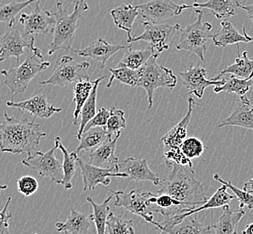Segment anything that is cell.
Segmentation results:
<instances>
[{
    "label": "cell",
    "mask_w": 253,
    "mask_h": 234,
    "mask_svg": "<svg viewBox=\"0 0 253 234\" xmlns=\"http://www.w3.org/2000/svg\"><path fill=\"white\" fill-rule=\"evenodd\" d=\"M252 107H253V106H252Z\"/></svg>",
    "instance_id": "cell-50"
},
{
    "label": "cell",
    "mask_w": 253,
    "mask_h": 234,
    "mask_svg": "<svg viewBox=\"0 0 253 234\" xmlns=\"http://www.w3.org/2000/svg\"><path fill=\"white\" fill-rule=\"evenodd\" d=\"M232 75L240 78H250L253 76V61L248 58V52L243 51V54L236 57L234 63L226 67L223 71L219 72L216 76L213 77L212 80H219L223 75Z\"/></svg>",
    "instance_id": "cell-29"
},
{
    "label": "cell",
    "mask_w": 253,
    "mask_h": 234,
    "mask_svg": "<svg viewBox=\"0 0 253 234\" xmlns=\"http://www.w3.org/2000/svg\"><path fill=\"white\" fill-rule=\"evenodd\" d=\"M239 8H241V9H243V11L246 12L249 19H250V21L253 24V3L248 5H243V4H240Z\"/></svg>",
    "instance_id": "cell-46"
},
{
    "label": "cell",
    "mask_w": 253,
    "mask_h": 234,
    "mask_svg": "<svg viewBox=\"0 0 253 234\" xmlns=\"http://www.w3.org/2000/svg\"><path fill=\"white\" fill-rule=\"evenodd\" d=\"M112 195L107 197L103 203L98 204L91 196H87L86 201L91 204L93 214L90 215L93 224L96 226V234H105L107 226V218L111 212L109 203L112 200Z\"/></svg>",
    "instance_id": "cell-34"
},
{
    "label": "cell",
    "mask_w": 253,
    "mask_h": 234,
    "mask_svg": "<svg viewBox=\"0 0 253 234\" xmlns=\"http://www.w3.org/2000/svg\"><path fill=\"white\" fill-rule=\"evenodd\" d=\"M152 56L158 57L149 46L142 50H132V44L126 50L125 55L119 61L118 66L127 67L132 70H139Z\"/></svg>",
    "instance_id": "cell-32"
},
{
    "label": "cell",
    "mask_w": 253,
    "mask_h": 234,
    "mask_svg": "<svg viewBox=\"0 0 253 234\" xmlns=\"http://www.w3.org/2000/svg\"><path fill=\"white\" fill-rule=\"evenodd\" d=\"M195 14L197 15L196 22L179 31L181 35L176 44V49L192 52L204 62L208 49V41L212 40L213 26L210 23L203 21V11L196 8Z\"/></svg>",
    "instance_id": "cell-6"
},
{
    "label": "cell",
    "mask_w": 253,
    "mask_h": 234,
    "mask_svg": "<svg viewBox=\"0 0 253 234\" xmlns=\"http://www.w3.org/2000/svg\"><path fill=\"white\" fill-rule=\"evenodd\" d=\"M115 195L114 205L117 207L126 209L128 212L138 215L145 220L147 223L155 225L157 228L160 224L153 219V212L151 206L147 204V199L151 195V192L133 189L129 192L125 191H111Z\"/></svg>",
    "instance_id": "cell-12"
},
{
    "label": "cell",
    "mask_w": 253,
    "mask_h": 234,
    "mask_svg": "<svg viewBox=\"0 0 253 234\" xmlns=\"http://www.w3.org/2000/svg\"><path fill=\"white\" fill-rule=\"evenodd\" d=\"M121 136L118 133L114 137H109L100 146L92 151L89 154L88 163L100 168H111L118 166L119 158L116 156L117 140Z\"/></svg>",
    "instance_id": "cell-21"
},
{
    "label": "cell",
    "mask_w": 253,
    "mask_h": 234,
    "mask_svg": "<svg viewBox=\"0 0 253 234\" xmlns=\"http://www.w3.org/2000/svg\"><path fill=\"white\" fill-rule=\"evenodd\" d=\"M35 36L25 35L15 27L6 28L5 35L0 36V63L10 57H15L17 63H20L22 55L29 51H39L35 45Z\"/></svg>",
    "instance_id": "cell-10"
},
{
    "label": "cell",
    "mask_w": 253,
    "mask_h": 234,
    "mask_svg": "<svg viewBox=\"0 0 253 234\" xmlns=\"http://www.w3.org/2000/svg\"><path fill=\"white\" fill-rule=\"evenodd\" d=\"M74 9L71 14L68 13L66 6L61 1L56 3V11L53 14L55 26L53 31V40L49 47L48 54L52 55L56 51L64 50L71 51V45L75 39L78 22L82 14L88 9L86 0H73Z\"/></svg>",
    "instance_id": "cell-3"
},
{
    "label": "cell",
    "mask_w": 253,
    "mask_h": 234,
    "mask_svg": "<svg viewBox=\"0 0 253 234\" xmlns=\"http://www.w3.org/2000/svg\"><path fill=\"white\" fill-rule=\"evenodd\" d=\"M30 52L23 63L0 72L4 77L5 86L8 87L13 97L26 91L30 82L51 65L49 61H43L41 50Z\"/></svg>",
    "instance_id": "cell-4"
},
{
    "label": "cell",
    "mask_w": 253,
    "mask_h": 234,
    "mask_svg": "<svg viewBox=\"0 0 253 234\" xmlns=\"http://www.w3.org/2000/svg\"><path fill=\"white\" fill-rule=\"evenodd\" d=\"M7 189V186L6 185H0V194H1V192L3 191V190H5V189Z\"/></svg>",
    "instance_id": "cell-49"
},
{
    "label": "cell",
    "mask_w": 253,
    "mask_h": 234,
    "mask_svg": "<svg viewBox=\"0 0 253 234\" xmlns=\"http://www.w3.org/2000/svg\"><path fill=\"white\" fill-rule=\"evenodd\" d=\"M94 86V81L89 79H82L77 82L74 87V97L73 101L75 103V110L73 113V124L77 125L80 122V115L81 109L89 97Z\"/></svg>",
    "instance_id": "cell-36"
},
{
    "label": "cell",
    "mask_w": 253,
    "mask_h": 234,
    "mask_svg": "<svg viewBox=\"0 0 253 234\" xmlns=\"http://www.w3.org/2000/svg\"><path fill=\"white\" fill-rule=\"evenodd\" d=\"M19 23L24 26L25 35H48L53 34L55 18L51 12L41 7L40 0H36V8L30 14H21Z\"/></svg>",
    "instance_id": "cell-16"
},
{
    "label": "cell",
    "mask_w": 253,
    "mask_h": 234,
    "mask_svg": "<svg viewBox=\"0 0 253 234\" xmlns=\"http://www.w3.org/2000/svg\"><path fill=\"white\" fill-rule=\"evenodd\" d=\"M6 106L8 107L17 108L20 111L30 114L31 116L37 118L48 119L56 113L61 112L62 108L57 107L48 102L44 95L40 94L31 97L20 102H15L14 100L7 101Z\"/></svg>",
    "instance_id": "cell-20"
},
{
    "label": "cell",
    "mask_w": 253,
    "mask_h": 234,
    "mask_svg": "<svg viewBox=\"0 0 253 234\" xmlns=\"http://www.w3.org/2000/svg\"><path fill=\"white\" fill-rule=\"evenodd\" d=\"M187 105L188 108L186 116L162 138L163 157L168 168H170L173 164L192 167V161L186 158L180 151L183 141L187 137V128L191 121L193 109L197 104L192 97H189Z\"/></svg>",
    "instance_id": "cell-5"
},
{
    "label": "cell",
    "mask_w": 253,
    "mask_h": 234,
    "mask_svg": "<svg viewBox=\"0 0 253 234\" xmlns=\"http://www.w3.org/2000/svg\"><path fill=\"white\" fill-rule=\"evenodd\" d=\"M223 84L213 88V92L216 94L220 92H225L243 97H245L251 87H253V76L250 78H240L232 75L228 78L226 75H223Z\"/></svg>",
    "instance_id": "cell-31"
},
{
    "label": "cell",
    "mask_w": 253,
    "mask_h": 234,
    "mask_svg": "<svg viewBox=\"0 0 253 234\" xmlns=\"http://www.w3.org/2000/svg\"><path fill=\"white\" fill-rule=\"evenodd\" d=\"M225 126H238L253 131V108L249 98L240 97L238 107L218 125L219 128Z\"/></svg>",
    "instance_id": "cell-23"
},
{
    "label": "cell",
    "mask_w": 253,
    "mask_h": 234,
    "mask_svg": "<svg viewBox=\"0 0 253 234\" xmlns=\"http://www.w3.org/2000/svg\"><path fill=\"white\" fill-rule=\"evenodd\" d=\"M243 234H253V223L249 224L248 226L243 230Z\"/></svg>",
    "instance_id": "cell-48"
},
{
    "label": "cell",
    "mask_w": 253,
    "mask_h": 234,
    "mask_svg": "<svg viewBox=\"0 0 253 234\" xmlns=\"http://www.w3.org/2000/svg\"><path fill=\"white\" fill-rule=\"evenodd\" d=\"M118 172L126 174L129 180L150 181L155 186H160L162 178L153 172L148 165L146 158L128 157L118 162Z\"/></svg>",
    "instance_id": "cell-18"
},
{
    "label": "cell",
    "mask_w": 253,
    "mask_h": 234,
    "mask_svg": "<svg viewBox=\"0 0 253 234\" xmlns=\"http://www.w3.org/2000/svg\"><path fill=\"white\" fill-rule=\"evenodd\" d=\"M89 66L90 64L87 61L79 62L73 57L64 55L51 76L45 80L40 81L39 84L63 87L82 79H89L87 74Z\"/></svg>",
    "instance_id": "cell-9"
},
{
    "label": "cell",
    "mask_w": 253,
    "mask_h": 234,
    "mask_svg": "<svg viewBox=\"0 0 253 234\" xmlns=\"http://www.w3.org/2000/svg\"><path fill=\"white\" fill-rule=\"evenodd\" d=\"M92 222L90 216H86L75 209H71L65 222H57L56 230L64 234H92Z\"/></svg>",
    "instance_id": "cell-24"
},
{
    "label": "cell",
    "mask_w": 253,
    "mask_h": 234,
    "mask_svg": "<svg viewBox=\"0 0 253 234\" xmlns=\"http://www.w3.org/2000/svg\"><path fill=\"white\" fill-rule=\"evenodd\" d=\"M243 190L249 193H253V178L249 179L247 182H245L243 185Z\"/></svg>",
    "instance_id": "cell-47"
},
{
    "label": "cell",
    "mask_w": 253,
    "mask_h": 234,
    "mask_svg": "<svg viewBox=\"0 0 253 234\" xmlns=\"http://www.w3.org/2000/svg\"><path fill=\"white\" fill-rule=\"evenodd\" d=\"M78 164L81 168V176L83 178L84 191H91L97 186L101 185L108 187L111 184L112 178H126V174L119 173L118 166L111 168H100L93 166L88 162L78 158Z\"/></svg>",
    "instance_id": "cell-15"
},
{
    "label": "cell",
    "mask_w": 253,
    "mask_h": 234,
    "mask_svg": "<svg viewBox=\"0 0 253 234\" xmlns=\"http://www.w3.org/2000/svg\"><path fill=\"white\" fill-rule=\"evenodd\" d=\"M171 172L162 179L157 193L166 194L177 201L184 208H193L208 202L203 185L196 178L192 167L173 164Z\"/></svg>",
    "instance_id": "cell-2"
},
{
    "label": "cell",
    "mask_w": 253,
    "mask_h": 234,
    "mask_svg": "<svg viewBox=\"0 0 253 234\" xmlns=\"http://www.w3.org/2000/svg\"><path fill=\"white\" fill-rule=\"evenodd\" d=\"M126 127V119L125 117V112L122 109H117L112 107L110 115L106 125V131L110 136H116L118 133H121L123 129Z\"/></svg>",
    "instance_id": "cell-40"
},
{
    "label": "cell",
    "mask_w": 253,
    "mask_h": 234,
    "mask_svg": "<svg viewBox=\"0 0 253 234\" xmlns=\"http://www.w3.org/2000/svg\"><path fill=\"white\" fill-rule=\"evenodd\" d=\"M156 56H152L139 69L140 77L137 87H142L147 93L149 108L153 106V95L159 87H169L174 89L177 86V76L170 69L159 65Z\"/></svg>",
    "instance_id": "cell-7"
},
{
    "label": "cell",
    "mask_w": 253,
    "mask_h": 234,
    "mask_svg": "<svg viewBox=\"0 0 253 234\" xmlns=\"http://www.w3.org/2000/svg\"><path fill=\"white\" fill-rule=\"evenodd\" d=\"M57 145L51 148L46 153L36 152L32 153L26 158L22 160L23 165L35 170L41 177H45L51 179V182L61 185L63 180L62 165L55 157Z\"/></svg>",
    "instance_id": "cell-11"
},
{
    "label": "cell",
    "mask_w": 253,
    "mask_h": 234,
    "mask_svg": "<svg viewBox=\"0 0 253 234\" xmlns=\"http://www.w3.org/2000/svg\"><path fill=\"white\" fill-rule=\"evenodd\" d=\"M213 179L217 182L223 184V186H225L227 189H231L233 191V194L236 195V197L238 198L239 204H240V208L243 207H247L249 210H253V193H249L246 192L245 190H242L236 188L235 186H233L231 182H228L223 180L217 174L213 175Z\"/></svg>",
    "instance_id": "cell-42"
},
{
    "label": "cell",
    "mask_w": 253,
    "mask_h": 234,
    "mask_svg": "<svg viewBox=\"0 0 253 234\" xmlns=\"http://www.w3.org/2000/svg\"><path fill=\"white\" fill-rule=\"evenodd\" d=\"M106 77L102 76L98 78H96V80H94V86L92 88L91 93L89 95V97L87 98L86 103L84 104V106L81 109V122H80V128L78 130L77 133V138L80 140L82 133L84 132V129L86 127V123L91 120L93 117L96 116V97H97V88L99 87L100 82L105 78Z\"/></svg>",
    "instance_id": "cell-33"
},
{
    "label": "cell",
    "mask_w": 253,
    "mask_h": 234,
    "mask_svg": "<svg viewBox=\"0 0 253 234\" xmlns=\"http://www.w3.org/2000/svg\"><path fill=\"white\" fill-rule=\"evenodd\" d=\"M39 189L36 178L31 176H24L17 180V190L24 196H31Z\"/></svg>",
    "instance_id": "cell-43"
},
{
    "label": "cell",
    "mask_w": 253,
    "mask_h": 234,
    "mask_svg": "<svg viewBox=\"0 0 253 234\" xmlns=\"http://www.w3.org/2000/svg\"><path fill=\"white\" fill-rule=\"evenodd\" d=\"M131 44L122 45V44H112L106 41L104 38H98L96 41H92L91 43L86 48L75 50L71 48V51L80 57L90 58L94 61L99 63V69H104L107 62L117 51L126 50Z\"/></svg>",
    "instance_id": "cell-19"
},
{
    "label": "cell",
    "mask_w": 253,
    "mask_h": 234,
    "mask_svg": "<svg viewBox=\"0 0 253 234\" xmlns=\"http://www.w3.org/2000/svg\"><path fill=\"white\" fill-rule=\"evenodd\" d=\"M208 71L200 64L190 63L187 70L180 72L182 85L188 90V94H194L198 98H202L206 88L210 86H221L223 83L222 77L219 80L207 78Z\"/></svg>",
    "instance_id": "cell-17"
},
{
    "label": "cell",
    "mask_w": 253,
    "mask_h": 234,
    "mask_svg": "<svg viewBox=\"0 0 253 234\" xmlns=\"http://www.w3.org/2000/svg\"><path fill=\"white\" fill-rule=\"evenodd\" d=\"M180 151L186 158L192 160L194 158L202 157L205 153V145L198 138L190 136L183 141Z\"/></svg>",
    "instance_id": "cell-41"
},
{
    "label": "cell",
    "mask_w": 253,
    "mask_h": 234,
    "mask_svg": "<svg viewBox=\"0 0 253 234\" xmlns=\"http://www.w3.org/2000/svg\"><path fill=\"white\" fill-rule=\"evenodd\" d=\"M11 197H8L5 202L4 208L0 211V234H14L9 229V220L13 214L8 212V206L11 202Z\"/></svg>",
    "instance_id": "cell-45"
},
{
    "label": "cell",
    "mask_w": 253,
    "mask_h": 234,
    "mask_svg": "<svg viewBox=\"0 0 253 234\" xmlns=\"http://www.w3.org/2000/svg\"><path fill=\"white\" fill-rule=\"evenodd\" d=\"M105 234H135L133 222L125 214L116 215L111 211L107 218Z\"/></svg>",
    "instance_id": "cell-37"
},
{
    "label": "cell",
    "mask_w": 253,
    "mask_h": 234,
    "mask_svg": "<svg viewBox=\"0 0 253 234\" xmlns=\"http://www.w3.org/2000/svg\"><path fill=\"white\" fill-rule=\"evenodd\" d=\"M227 188L225 186L221 187L217 189V191L213 194L212 197L208 200L207 203L194 208L188 210L185 213H178V214H173L169 216L164 217V221L160 224V228L161 233L160 234H167V232L169 229H171L175 225L179 224L183 219H185L187 216L192 215V214H197L198 212L208 210V209L219 208V207H223L224 205H228L231 204L234 195L229 194L227 192Z\"/></svg>",
    "instance_id": "cell-14"
},
{
    "label": "cell",
    "mask_w": 253,
    "mask_h": 234,
    "mask_svg": "<svg viewBox=\"0 0 253 234\" xmlns=\"http://www.w3.org/2000/svg\"><path fill=\"white\" fill-rule=\"evenodd\" d=\"M109 72H111V77L109 78L107 84V88L111 87L115 80H118L130 87H137L140 77L139 70H132L127 67L118 66L116 69H110Z\"/></svg>",
    "instance_id": "cell-39"
},
{
    "label": "cell",
    "mask_w": 253,
    "mask_h": 234,
    "mask_svg": "<svg viewBox=\"0 0 253 234\" xmlns=\"http://www.w3.org/2000/svg\"><path fill=\"white\" fill-rule=\"evenodd\" d=\"M239 0H207L204 3L195 2L191 6L196 8H206L211 15L219 20H223L236 15V10L240 5Z\"/></svg>",
    "instance_id": "cell-25"
},
{
    "label": "cell",
    "mask_w": 253,
    "mask_h": 234,
    "mask_svg": "<svg viewBox=\"0 0 253 234\" xmlns=\"http://www.w3.org/2000/svg\"><path fill=\"white\" fill-rule=\"evenodd\" d=\"M136 6L143 21L153 24H162L164 21L179 15L183 11L192 7L185 4L177 5L171 0H146Z\"/></svg>",
    "instance_id": "cell-13"
},
{
    "label": "cell",
    "mask_w": 253,
    "mask_h": 234,
    "mask_svg": "<svg viewBox=\"0 0 253 234\" xmlns=\"http://www.w3.org/2000/svg\"><path fill=\"white\" fill-rule=\"evenodd\" d=\"M34 2H36V0H25L22 2L13 1L7 4L0 5V23L5 24L6 28L13 27L17 15H19L21 11Z\"/></svg>",
    "instance_id": "cell-38"
},
{
    "label": "cell",
    "mask_w": 253,
    "mask_h": 234,
    "mask_svg": "<svg viewBox=\"0 0 253 234\" xmlns=\"http://www.w3.org/2000/svg\"><path fill=\"white\" fill-rule=\"evenodd\" d=\"M144 31L142 35L132 37L127 41L128 44L132 42L143 41L149 43L154 53L158 57L164 51H167L172 42L173 37L180 31L181 27L178 25H167V24H153L148 21H142Z\"/></svg>",
    "instance_id": "cell-8"
},
{
    "label": "cell",
    "mask_w": 253,
    "mask_h": 234,
    "mask_svg": "<svg viewBox=\"0 0 253 234\" xmlns=\"http://www.w3.org/2000/svg\"><path fill=\"white\" fill-rule=\"evenodd\" d=\"M54 144L57 145L59 150H61L62 155H63V164H62L63 180H62L61 185L64 187L65 189H71L73 187L72 178L75 176L77 168L79 167V164H78L79 155L77 154L76 152L70 153L63 145L60 136L55 137Z\"/></svg>",
    "instance_id": "cell-28"
},
{
    "label": "cell",
    "mask_w": 253,
    "mask_h": 234,
    "mask_svg": "<svg viewBox=\"0 0 253 234\" xmlns=\"http://www.w3.org/2000/svg\"><path fill=\"white\" fill-rule=\"evenodd\" d=\"M110 136L106 128L94 127L83 132L80 138V144L77 148V154L81 152H92L95 149L100 146L102 143H105Z\"/></svg>",
    "instance_id": "cell-30"
},
{
    "label": "cell",
    "mask_w": 253,
    "mask_h": 234,
    "mask_svg": "<svg viewBox=\"0 0 253 234\" xmlns=\"http://www.w3.org/2000/svg\"><path fill=\"white\" fill-rule=\"evenodd\" d=\"M109 115H110V109L108 110L106 107L99 108V110H98V112L96 113V116L86 123V127L84 129V132H86L91 128L97 127V126L98 127H106Z\"/></svg>",
    "instance_id": "cell-44"
},
{
    "label": "cell",
    "mask_w": 253,
    "mask_h": 234,
    "mask_svg": "<svg viewBox=\"0 0 253 234\" xmlns=\"http://www.w3.org/2000/svg\"><path fill=\"white\" fill-rule=\"evenodd\" d=\"M211 226L203 224L196 215H189L169 230L167 234H211Z\"/></svg>",
    "instance_id": "cell-35"
},
{
    "label": "cell",
    "mask_w": 253,
    "mask_h": 234,
    "mask_svg": "<svg viewBox=\"0 0 253 234\" xmlns=\"http://www.w3.org/2000/svg\"><path fill=\"white\" fill-rule=\"evenodd\" d=\"M5 122H0V151L12 154H32L36 152L41 139L45 137L39 123L25 116L15 117L4 112Z\"/></svg>",
    "instance_id": "cell-1"
},
{
    "label": "cell",
    "mask_w": 253,
    "mask_h": 234,
    "mask_svg": "<svg viewBox=\"0 0 253 234\" xmlns=\"http://www.w3.org/2000/svg\"><path fill=\"white\" fill-rule=\"evenodd\" d=\"M243 34H240L233 24L228 20L221 22V30L212 36V41L217 47L238 44L240 42L248 43L253 41V37L249 36L245 26H243Z\"/></svg>",
    "instance_id": "cell-22"
},
{
    "label": "cell",
    "mask_w": 253,
    "mask_h": 234,
    "mask_svg": "<svg viewBox=\"0 0 253 234\" xmlns=\"http://www.w3.org/2000/svg\"><path fill=\"white\" fill-rule=\"evenodd\" d=\"M223 214L218 218L215 224L211 225L214 229V234H237L236 228L241 220L245 215V212L243 208L238 210H231L228 205H224Z\"/></svg>",
    "instance_id": "cell-26"
},
{
    "label": "cell",
    "mask_w": 253,
    "mask_h": 234,
    "mask_svg": "<svg viewBox=\"0 0 253 234\" xmlns=\"http://www.w3.org/2000/svg\"><path fill=\"white\" fill-rule=\"evenodd\" d=\"M110 14L115 25L121 30L126 31L127 41L132 38V29L133 23L139 15V10L136 5L122 4L116 8L112 9Z\"/></svg>",
    "instance_id": "cell-27"
}]
</instances>
